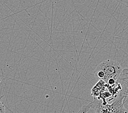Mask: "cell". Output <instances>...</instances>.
Segmentation results:
<instances>
[{
	"label": "cell",
	"mask_w": 128,
	"mask_h": 113,
	"mask_svg": "<svg viewBox=\"0 0 128 113\" xmlns=\"http://www.w3.org/2000/svg\"><path fill=\"white\" fill-rule=\"evenodd\" d=\"M1 78H0V82H1Z\"/></svg>",
	"instance_id": "obj_7"
},
{
	"label": "cell",
	"mask_w": 128,
	"mask_h": 113,
	"mask_svg": "<svg viewBox=\"0 0 128 113\" xmlns=\"http://www.w3.org/2000/svg\"><path fill=\"white\" fill-rule=\"evenodd\" d=\"M106 82L102 79H99L91 90V95L94 97H98L106 91Z\"/></svg>",
	"instance_id": "obj_4"
},
{
	"label": "cell",
	"mask_w": 128,
	"mask_h": 113,
	"mask_svg": "<svg viewBox=\"0 0 128 113\" xmlns=\"http://www.w3.org/2000/svg\"><path fill=\"white\" fill-rule=\"evenodd\" d=\"M96 69L102 70L104 73L105 77L103 80L107 83L110 78L118 80L123 69L120 63L113 60L104 61L96 66Z\"/></svg>",
	"instance_id": "obj_2"
},
{
	"label": "cell",
	"mask_w": 128,
	"mask_h": 113,
	"mask_svg": "<svg viewBox=\"0 0 128 113\" xmlns=\"http://www.w3.org/2000/svg\"><path fill=\"white\" fill-rule=\"evenodd\" d=\"M91 107H92V102H90L87 105L84 106L81 108L80 111L78 112V113H87L88 112V111H89Z\"/></svg>",
	"instance_id": "obj_5"
},
{
	"label": "cell",
	"mask_w": 128,
	"mask_h": 113,
	"mask_svg": "<svg viewBox=\"0 0 128 113\" xmlns=\"http://www.w3.org/2000/svg\"><path fill=\"white\" fill-rule=\"evenodd\" d=\"M118 82L122 86L120 92L124 96L128 97V68L123 69L120 77L118 79Z\"/></svg>",
	"instance_id": "obj_3"
},
{
	"label": "cell",
	"mask_w": 128,
	"mask_h": 113,
	"mask_svg": "<svg viewBox=\"0 0 128 113\" xmlns=\"http://www.w3.org/2000/svg\"><path fill=\"white\" fill-rule=\"evenodd\" d=\"M5 112H6L5 107L4 104H3L1 101H0V113H3Z\"/></svg>",
	"instance_id": "obj_6"
},
{
	"label": "cell",
	"mask_w": 128,
	"mask_h": 113,
	"mask_svg": "<svg viewBox=\"0 0 128 113\" xmlns=\"http://www.w3.org/2000/svg\"><path fill=\"white\" fill-rule=\"evenodd\" d=\"M126 96L120 92L114 101L111 104L106 103L102 105V100L94 97L92 102V107L96 113H128V111L124 107V100Z\"/></svg>",
	"instance_id": "obj_1"
}]
</instances>
